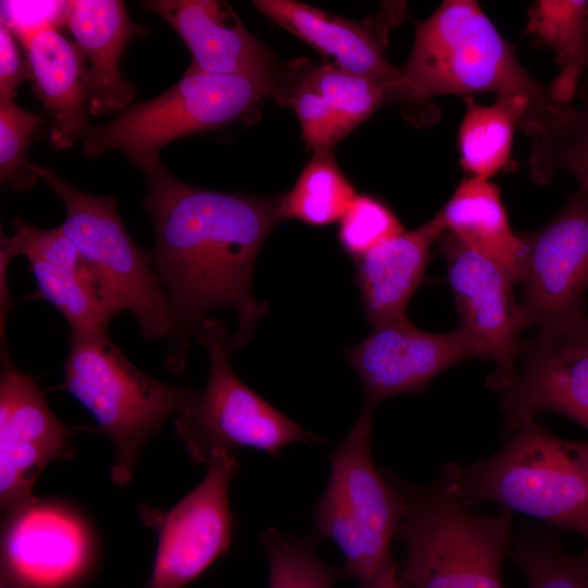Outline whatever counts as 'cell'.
I'll use <instances>...</instances> for the list:
<instances>
[{"label":"cell","instance_id":"obj_1","mask_svg":"<svg viewBox=\"0 0 588 588\" xmlns=\"http://www.w3.org/2000/svg\"><path fill=\"white\" fill-rule=\"evenodd\" d=\"M145 175L143 208L155 231L151 260L172 317L164 366L177 373L186 366L192 335L209 311L235 313L233 348L247 344L268 311V303L254 295L253 273L262 244L281 221V196L194 186L164 167Z\"/></svg>","mask_w":588,"mask_h":588},{"label":"cell","instance_id":"obj_2","mask_svg":"<svg viewBox=\"0 0 588 588\" xmlns=\"http://www.w3.org/2000/svg\"><path fill=\"white\" fill-rule=\"evenodd\" d=\"M475 93H494L525 110L536 183L548 184L561 170L572 174L588 157V108L558 102L550 88L522 66L514 47L478 2L446 0L417 24L390 100L422 102L439 95L464 98Z\"/></svg>","mask_w":588,"mask_h":588},{"label":"cell","instance_id":"obj_3","mask_svg":"<svg viewBox=\"0 0 588 588\" xmlns=\"http://www.w3.org/2000/svg\"><path fill=\"white\" fill-rule=\"evenodd\" d=\"M437 482L465 506L495 502L588 543V441L562 439L531 420L491 456L448 463Z\"/></svg>","mask_w":588,"mask_h":588},{"label":"cell","instance_id":"obj_4","mask_svg":"<svg viewBox=\"0 0 588 588\" xmlns=\"http://www.w3.org/2000/svg\"><path fill=\"white\" fill-rule=\"evenodd\" d=\"M399 492L403 515L395 537L406 550L400 575L404 588H504L511 511L475 514L438 482Z\"/></svg>","mask_w":588,"mask_h":588},{"label":"cell","instance_id":"obj_5","mask_svg":"<svg viewBox=\"0 0 588 588\" xmlns=\"http://www.w3.org/2000/svg\"><path fill=\"white\" fill-rule=\"evenodd\" d=\"M61 389L94 417L115 450L111 476L126 485L142 446L166 419L197 400L191 388L161 382L134 365L111 341L108 330L70 333Z\"/></svg>","mask_w":588,"mask_h":588},{"label":"cell","instance_id":"obj_6","mask_svg":"<svg viewBox=\"0 0 588 588\" xmlns=\"http://www.w3.org/2000/svg\"><path fill=\"white\" fill-rule=\"evenodd\" d=\"M274 70L210 74L188 68L161 95L126 108L117 119L91 127L82 140L89 158L122 151L145 174L162 168L160 151L175 139L249 119L258 105L274 95Z\"/></svg>","mask_w":588,"mask_h":588},{"label":"cell","instance_id":"obj_7","mask_svg":"<svg viewBox=\"0 0 588 588\" xmlns=\"http://www.w3.org/2000/svg\"><path fill=\"white\" fill-rule=\"evenodd\" d=\"M373 409H364L331 458L327 488L315 507L318 538L332 539L343 553V575L364 586L396 567L391 542L403 501L371 457Z\"/></svg>","mask_w":588,"mask_h":588},{"label":"cell","instance_id":"obj_8","mask_svg":"<svg viewBox=\"0 0 588 588\" xmlns=\"http://www.w3.org/2000/svg\"><path fill=\"white\" fill-rule=\"evenodd\" d=\"M209 360L205 391L174 418L177 437L197 464H208L218 452L253 448L271 455L294 442L320 439L279 412L247 387L234 371L232 340L225 322L205 318L196 331Z\"/></svg>","mask_w":588,"mask_h":588},{"label":"cell","instance_id":"obj_9","mask_svg":"<svg viewBox=\"0 0 588 588\" xmlns=\"http://www.w3.org/2000/svg\"><path fill=\"white\" fill-rule=\"evenodd\" d=\"M34 170L64 204L61 230L134 316L142 336L148 341L169 340L172 317L167 295L151 255L139 248L125 230L115 197L84 192L51 169L34 164Z\"/></svg>","mask_w":588,"mask_h":588},{"label":"cell","instance_id":"obj_10","mask_svg":"<svg viewBox=\"0 0 588 588\" xmlns=\"http://www.w3.org/2000/svg\"><path fill=\"white\" fill-rule=\"evenodd\" d=\"M207 466L201 482L170 511L143 512L158 534L144 588H184L229 549L233 520L228 491L238 464L231 452H218Z\"/></svg>","mask_w":588,"mask_h":588},{"label":"cell","instance_id":"obj_11","mask_svg":"<svg viewBox=\"0 0 588 588\" xmlns=\"http://www.w3.org/2000/svg\"><path fill=\"white\" fill-rule=\"evenodd\" d=\"M520 235L525 254L518 305L524 329L538 330L585 313L588 188L578 187L548 223Z\"/></svg>","mask_w":588,"mask_h":588},{"label":"cell","instance_id":"obj_12","mask_svg":"<svg viewBox=\"0 0 588 588\" xmlns=\"http://www.w3.org/2000/svg\"><path fill=\"white\" fill-rule=\"evenodd\" d=\"M515 377L502 392L504 428L510 434L554 412L588 429V316L538 329L522 343Z\"/></svg>","mask_w":588,"mask_h":588},{"label":"cell","instance_id":"obj_13","mask_svg":"<svg viewBox=\"0 0 588 588\" xmlns=\"http://www.w3.org/2000/svg\"><path fill=\"white\" fill-rule=\"evenodd\" d=\"M448 267L461 329L474 344L479 358L492 359L495 369L487 384L504 392L513 381L524 330L518 302L510 277L492 260L471 250L451 232L437 242Z\"/></svg>","mask_w":588,"mask_h":588},{"label":"cell","instance_id":"obj_14","mask_svg":"<svg viewBox=\"0 0 588 588\" xmlns=\"http://www.w3.org/2000/svg\"><path fill=\"white\" fill-rule=\"evenodd\" d=\"M1 344L0 504L5 515L28 503L42 469L73 456L66 426L54 415L37 382L11 362Z\"/></svg>","mask_w":588,"mask_h":588},{"label":"cell","instance_id":"obj_15","mask_svg":"<svg viewBox=\"0 0 588 588\" xmlns=\"http://www.w3.org/2000/svg\"><path fill=\"white\" fill-rule=\"evenodd\" d=\"M94 560L88 525L63 504L34 498L4 516L0 573L27 588H73Z\"/></svg>","mask_w":588,"mask_h":588},{"label":"cell","instance_id":"obj_16","mask_svg":"<svg viewBox=\"0 0 588 588\" xmlns=\"http://www.w3.org/2000/svg\"><path fill=\"white\" fill-rule=\"evenodd\" d=\"M346 357L365 391V405L371 408L392 396L417 393L441 372L478 353L457 329L446 333L424 331L407 316L372 331L346 351Z\"/></svg>","mask_w":588,"mask_h":588},{"label":"cell","instance_id":"obj_17","mask_svg":"<svg viewBox=\"0 0 588 588\" xmlns=\"http://www.w3.org/2000/svg\"><path fill=\"white\" fill-rule=\"evenodd\" d=\"M291 107L309 149L328 152L388 100L378 82L333 64L316 65L299 60L280 78L274 94Z\"/></svg>","mask_w":588,"mask_h":588},{"label":"cell","instance_id":"obj_18","mask_svg":"<svg viewBox=\"0 0 588 588\" xmlns=\"http://www.w3.org/2000/svg\"><path fill=\"white\" fill-rule=\"evenodd\" d=\"M267 19L290 32L344 71L369 77L388 90V100L401 76L384 56L389 29L401 21L404 5L391 3L369 21L355 22L295 0H256Z\"/></svg>","mask_w":588,"mask_h":588},{"label":"cell","instance_id":"obj_19","mask_svg":"<svg viewBox=\"0 0 588 588\" xmlns=\"http://www.w3.org/2000/svg\"><path fill=\"white\" fill-rule=\"evenodd\" d=\"M143 5L163 17L183 39L194 70L219 75L274 70L270 51L225 1L149 0Z\"/></svg>","mask_w":588,"mask_h":588},{"label":"cell","instance_id":"obj_20","mask_svg":"<svg viewBox=\"0 0 588 588\" xmlns=\"http://www.w3.org/2000/svg\"><path fill=\"white\" fill-rule=\"evenodd\" d=\"M20 41L33 90L51 117V143L58 149L70 148L93 127L86 59L74 41L52 26Z\"/></svg>","mask_w":588,"mask_h":588},{"label":"cell","instance_id":"obj_21","mask_svg":"<svg viewBox=\"0 0 588 588\" xmlns=\"http://www.w3.org/2000/svg\"><path fill=\"white\" fill-rule=\"evenodd\" d=\"M88 60L89 111L91 115L128 108L134 86L120 71V60L128 41L144 28L128 17L118 0H75L64 24Z\"/></svg>","mask_w":588,"mask_h":588},{"label":"cell","instance_id":"obj_22","mask_svg":"<svg viewBox=\"0 0 588 588\" xmlns=\"http://www.w3.org/2000/svg\"><path fill=\"white\" fill-rule=\"evenodd\" d=\"M443 228L434 216L421 226L384 241L355 264V282L367 322L380 327L406 316L421 285L432 245Z\"/></svg>","mask_w":588,"mask_h":588},{"label":"cell","instance_id":"obj_23","mask_svg":"<svg viewBox=\"0 0 588 588\" xmlns=\"http://www.w3.org/2000/svg\"><path fill=\"white\" fill-rule=\"evenodd\" d=\"M436 217L443 230L497 264L515 285L519 283L525 244L510 226L498 185L465 177Z\"/></svg>","mask_w":588,"mask_h":588},{"label":"cell","instance_id":"obj_24","mask_svg":"<svg viewBox=\"0 0 588 588\" xmlns=\"http://www.w3.org/2000/svg\"><path fill=\"white\" fill-rule=\"evenodd\" d=\"M38 295L66 319L71 333L108 330L110 320L125 310L120 297L98 271L79 272L26 257Z\"/></svg>","mask_w":588,"mask_h":588},{"label":"cell","instance_id":"obj_25","mask_svg":"<svg viewBox=\"0 0 588 588\" xmlns=\"http://www.w3.org/2000/svg\"><path fill=\"white\" fill-rule=\"evenodd\" d=\"M526 33L554 52L561 70L549 88L558 102L568 105L588 70V0L536 1Z\"/></svg>","mask_w":588,"mask_h":588},{"label":"cell","instance_id":"obj_26","mask_svg":"<svg viewBox=\"0 0 588 588\" xmlns=\"http://www.w3.org/2000/svg\"><path fill=\"white\" fill-rule=\"evenodd\" d=\"M465 114L458 131L461 166L471 176L489 180L501 171L511 158L514 131H525L527 117L516 102L495 98L494 103H477L464 97Z\"/></svg>","mask_w":588,"mask_h":588},{"label":"cell","instance_id":"obj_27","mask_svg":"<svg viewBox=\"0 0 588 588\" xmlns=\"http://www.w3.org/2000/svg\"><path fill=\"white\" fill-rule=\"evenodd\" d=\"M357 195L332 152H317L292 189L281 196L279 217L316 228L330 225L340 221Z\"/></svg>","mask_w":588,"mask_h":588},{"label":"cell","instance_id":"obj_28","mask_svg":"<svg viewBox=\"0 0 588 588\" xmlns=\"http://www.w3.org/2000/svg\"><path fill=\"white\" fill-rule=\"evenodd\" d=\"M511 556L528 588H588V549L568 553L553 536L527 531L512 543Z\"/></svg>","mask_w":588,"mask_h":588},{"label":"cell","instance_id":"obj_29","mask_svg":"<svg viewBox=\"0 0 588 588\" xmlns=\"http://www.w3.org/2000/svg\"><path fill=\"white\" fill-rule=\"evenodd\" d=\"M269 567L268 588H332L343 572L315 555L299 539L268 529L260 534Z\"/></svg>","mask_w":588,"mask_h":588},{"label":"cell","instance_id":"obj_30","mask_svg":"<svg viewBox=\"0 0 588 588\" xmlns=\"http://www.w3.org/2000/svg\"><path fill=\"white\" fill-rule=\"evenodd\" d=\"M40 124L39 115L20 108L14 100L0 99V179L16 191H29L38 180L27 152Z\"/></svg>","mask_w":588,"mask_h":588},{"label":"cell","instance_id":"obj_31","mask_svg":"<svg viewBox=\"0 0 588 588\" xmlns=\"http://www.w3.org/2000/svg\"><path fill=\"white\" fill-rule=\"evenodd\" d=\"M339 222V244L353 261L404 232L394 211L370 195H357Z\"/></svg>","mask_w":588,"mask_h":588},{"label":"cell","instance_id":"obj_32","mask_svg":"<svg viewBox=\"0 0 588 588\" xmlns=\"http://www.w3.org/2000/svg\"><path fill=\"white\" fill-rule=\"evenodd\" d=\"M70 1H1V22L19 39L46 27L64 25Z\"/></svg>","mask_w":588,"mask_h":588},{"label":"cell","instance_id":"obj_33","mask_svg":"<svg viewBox=\"0 0 588 588\" xmlns=\"http://www.w3.org/2000/svg\"><path fill=\"white\" fill-rule=\"evenodd\" d=\"M25 77L26 61L21 56L15 35L0 22V99L14 100L17 87Z\"/></svg>","mask_w":588,"mask_h":588},{"label":"cell","instance_id":"obj_34","mask_svg":"<svg viewBox=\"0 0 588 588\" xmlns=\"http://www.w3.org/2000/svg\"><path fill=\"white\" fill-rule=\"evenodd\" d=\"M363 588H404L396 567L383 574L373 581L364 585Z\"/></svg>","mask_w":588,"mask_h":588},{"label":"cell","instance_id":"obj_35","mask_svg":"<svg viewBox=\"0 0 588 588\" xmlns=\"http://www.w3.org/2000/svg\"><path fill=\"white\" fill-rule=\"evenodd\" d=\"M0 588H27L5 574L0 573Z\"/></svg>","mask_w":588,"mask_h":588},{"label":"cell","instance_id":"obj_36","mask_svg":"<svg viewBox=\"0 0 588 588\" xmlns=\"http://www.w3.org/2000/svg\"><path fill=\"white\" fill-rule=\"evenodd\" d=\"M588 549V548H587Z\"/></svg>","mask_w":588,"mask_h":588}]
</instances>
